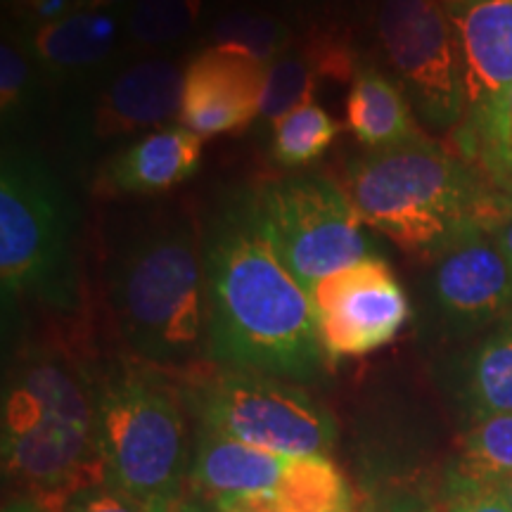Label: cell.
Listing matches in <instances>:
<instances>
[{
	"mask_svg": "<svg viewBox=\"0 0 512 512\" xmlns=\"http://www.w3.org/2000/svg\"><path fill=\"white\" fill-rule=\"evenodd\" d=\"M209 342L214 366L313 382L328 368L313 304L292 278L240 195L211 221L204 240Z\"/></svg>",
	"mask_w": 512,
	"mask_h": 512,
	"instance_id": "6da1fadb",
	"label": "cell"
},
{
	"mask_svg": "<svg viewBox=\"0 0 512 512\" xmlns=\"http://www.w3.org/2000/svg\"><path fill=\"white\" fill-rule=\"evenodd\" d=\"M344 190L366 226L427 259L512 209L475 164L425 133L351 159Z\"/></svg>",
	"mask_w": 512,
	"mask_h": 512,
	"instance_id": "7a4b0ae2",
	"label": "cell"
},
{
	"mask_svg": "<svg viewBox=\"0 0 512 512\" xmlns=\"http://www.w3.org/2000/svg\"><path fill=\"white\" fill-rule=\"evenodd\" d=\"M3 465L41 512H67L76 496L107 482L93 394L60 358H31L12 375Z\"/></svg>",
	"mask_w": 512,
	"mask_h": 512,
	"instance_id": "3957f363",
	"label": "cell"
},
{
	"mask_svg": "<svg viewBox=\"0 0 512 512\" xmlns=\"http://www.w3.org/2000/svg\"><path fill=\"white\" fill-rule=\"evenodd\" d=\"M112 304L126 344L150 366L185 368L207 356V278L190 221H152L119 247Z\"/></svg>",
	"mask_w": 512,
	"mask_h": 512,
	"instance_id": "277c9868",
	"label": "cell"
},
{
	"mask_svg": "<svg viewBox=\"0 0 512 512\" xmlns=\"http://www.w3.org/2000/svg\"><path fill=\"white\" fill-rule=\"evenodd\" d=\"M93 401L107 482L150 508L181 496L192 463L183 396L150 368L121 366L105 375Z\"/></svg>",
	"mask_w": 512,
	"mask_h": 512,
	"instance_id": "5b68a950",
	"label": "cell"
},
{
	"mask_svg": "<svg viewBox=\"0 0 512 512\" xmlns=\"http://www.w3.org/2000/svg\"><path fill=\"white\" fill-rule=\"evenodd\" d=\"M74 204L53 169L24 147L0 162V283L8 297L69 309L76 299Z\"/></svg>",
	"mask_w": 512,
	"mask_h": 512,
	"instance_id": "8992f818",
	"label": "cell"
},
{
	"mask_svg": "<svg viewBox=\"0 0 512 512\" xmlns=\"http://www.w3.org/2000/svg\"><path fill=\"white\" fill-rule=\"evenodd\" d=\"M252 202L268 245L306 294L320 280L373 256L366 221L349 192L328 176L280 178L252 192Z\"/></svg>",
	"mask_w": 512,
	"mask_h": 512,
	"instance_id": "52a82bcc",
	"label": "cell"
},
{
	"mask_svg": "<svg viewBox=\"0 0 512 512\" xmlns=\"http://www.w3.org/2000/svg\"><path fill=\"white\" fill-rule=\"evenodd\" d=\"M183 399L200 427L280 456H328L337 441L335 418L278 377L216 366L195 377Z\"/></svg>",
	"mask_w": 512,
	"mask_h": 512,
	"instance_id": "ba28073f",
	"label": "cell"
},
{
	"mask_svg": "<svg viewBox=\"0 0 512 512\" xmlns=\"http://www.w3.org/2000/svg\"><path fill=\"white\" fill-rule=\"evenodd\" d=\"M377 38L413 112L437 131L460 126L463 74L441 0H380Z\"/></svg>",
	"mask_w": 512,
	"mask_h": 512,
	"instance_id": "9c48e42d",
	"label": "cell"
},
{
	"mask_svg": "<svg viewBox=\"0 0 512 512\" xmlns=\"http://www.w3.org/2000/svg\"><path fill=\"white\" fill-rule=\"evenodd\" d=\"M448 19L456 34L463 74L465 114L458 155L503 143V117L512 95V0H451Z\"/></svg>",
	"mask_w": 512,
	"mask_h": 512,
	"instance_id": "30bf717a",
	"label": "cell"
},
{
	"mask_svg": "<svg viewBox=\"0 0 512 512\" xmlns=\"http://www.w3.org/2000/svg\"><path fill=\"white\" fill-rule=\"evenodd\" d=\"M309 299L330 361L387 347L411 318L406 292L380 256L320 280Z\"/></svg>",
	"mask_w": 512,
	"mask_h": 512,
	"instance_id": "8fae6325",
	"label": "cell"
},
{
	"mask_svg": "<svg viewBox=\"0 0 512 512\" xmlns=\"http://www.w3.org/2000/svg\"><path fill=\"white\" fill-rule=\"evenodd\" d=\"M430 261L427 306L444 335H477L512 313V273L489 230H472Z\"/></svg>",
	"mask_w": 512,
	"mask_h": 512,
	"instance_id": "7c38bea8",
	"label": "cell"
},
{
	"mask_svg": "<svg viewBox=\"0 0 512 512\" xmlns=\"http://www.w3.org/2000/svg\"><path fill=\"white\" fill-rule=\"evenodd\" d=\"M266 74L268 64L238 50H202L183 76V126L200 138L247 128L261 117Z\"/></svg>",
	"mask_w": 512,
	"mask_h": 512,
	"instance_id": "4fadbf2b",
	"label": "cell"
},
{
	"mask_svg": "<svg viewBox=\"0 0 512 512\" xmlns=\"http://www.w3.org/2000/svg\"><path fill=\"white\" fill-rule=\"evenodd\" d=\"M119 10L81 8L57 22L31 27L24 50L43 74L57 81H86L105 74L119 48Z\"/></svg>",
	"mask_w": 512,
	"mask_h": 512,
	"instance_id": "5bb4252c",
	"label": "cell"
},
{
	"mask_svg": "<svg viewBox=\"0 0 512 512\" xmlns=\"http://www.w3.org/2000/svg\"><path fill=\"white\" fill-rule=\"evenodd\" d=\"M183 76L178 64L164 57L121 69L100 95L95 133L100 138H119L174 119L181 114Z\"/></svg>",
	"mask_w": 512,
	"mask_h": 512,
	"instance_id": "9a60e30c",
	"label": "cell"
},
{
	"mask_svg": "<svg viewBox=\"0 0 512 512\" xmlns=\"http://www.w3.org/2000/svg\"><path fill=\"white\" fill-rule=\"evenodd\" d=\"M290 456L264 451L226 434L200 427L190 463V494L204 501L273 494L283 482Z\"/></svg>",
	"mask_w": 512,
	"mask_h": 512,
	"instance_id": "2e32d148",
	"label": "cell"
},
{
	"mask_svg": "<svg viewBox=\"0 0 512 512\" xmlns=\"http://www.w3.org/2000/svg\"><path fill=\"white\" fill-rule=\"evenodd\" d=\"M202 159V138L171 124L138 138L107 162L100 188L117 195H150L176 188L195 174Z\"/></svg>",
	"mask_w": 512,
	"mask_h": 512,
	"instance_id": "e0dca14e",
	"label": "cell"
},
{
	"mask_svg": "<svg viewBox=\"0 0 512 512\" xmlns=\"http://www.w3.org/2000/svg\"><path fill=\"white\" fill-rule=\"evenodd\" d=\"M347 121L358 143L368 150H384L422 136L399 81L389 79L375 67H361L354 74Z\"/></svg>",
	"mask_w": 512,
	"mask_h": 512,
	"instance_id": "ac0fdd59",
	"label": "cell"
},
{
	"mask_svg": "<svg viewBox=\"0 0 512 512\" xmlns=\"http://www.w3.org/2000/svg\"><path fill=\"white\" fill-rule=\"evenodd\" d=\"M460 396L472 420L512 413V313L470 349L460 375Z\"/></svg>",
	"mask_w": 512,
	"mask_h": 512,
	"instance_id": "d6986e66",
	"label": "cell"
},
{
	"mask_svg": "<svg viewBox=\"0 0 512 512\" xmlns=\"http://www.w3.org/2000/svg\"><path fill=\"white\" fill-rule=\"evenodd\" d=\"M456 479L463 494L498 491L512 482V413L472 422L460 448Z\"/></svg>",
	"mask_w": 512,
	"mask_h": 512,
	"instance_id": "ffe728a7",
	"label": "cell"
},
{
	"mask_svg": "<svg viewBox=\"0 0 512 512\" xmlns=\"http://www.w3.org/2000/svg\"><path fill=\"white\" fill-rule=\"evenodd\" d=\"M273 494L290 512H349V489L328 456L290 458Z\"/></svg>",
	"mask_w": 512,
	"mask_h": 512,
	"instance_id": "44dd1931",
	"label": "cell"
},
{
	"mask_svg": "<svg viewBox=\"0 0 512 512\" xmlns=\"http://www.w3.org/2000/svg\"><path fill=\"white\" fill-rule=\"evenodd\" d=\"M330 62L309 50H285L278 60L268 64L261 119L278 121L299 107L313 102L318 74L328 72Z\"/></svg>",
	"mask_w": 512,
	"mask_h": 512,
	"instance_id": "7402d4cb",
	"label": "cell"
},
{
	"mask_svg": "<svg viewBox=\"0 0 512 512\" xmlns=\"http://www.w3.org/2000/svg\"><path fill=\"white\" fill-rule=\"evenodd\" d=\"M337 136V121L316 102H309L275 121L271 155L285 169H297L316 162Z\"/></svg>",
	"mask_w": 512,
	"mask_h": 512,
	"instance_id": "603a6c76",
	"label": "cell"
},
{
	"mask_svg": "<svg viewBox=\"0 0 512 512\" xmlns=\"http://www.w3.org/2000/svg\"><path fill=\"white\" fill-rule=\"evenodd\" d=\"M202 0H133L126 34L143 48H169L195 29Z\"/></svg>",
	"mask_w": 512,
	"mask_h": 512,
	"instance_id": "cb8c5ba5",
	"label": "cell"
},
{
	"mask_svg": "<svg viewBox=\"0 0 512 512\" xmlns=\"http://www.w3.org/2000/svg\"><path fill=\"white\" fill-rule=\"evenodd\" d=\"M211 41L219 48L238 50L254 60L271 64L290 46V29L271 15L230 12L214 22Z\"/></svg>",
	"mask_w": 512,
	"mask_h": 512,
	"instance_id": "d4e9b609",
	"label": "cell"
},
{
	"mask_svg": "<svg viewBox=\"0 0 512 512\" xmlns=\"http://www.w3.org/2000/svg\"><path fill=\"white\" fill-rule=\"evenodd\" d=\"M36 62L27 50L12 41H3L0 48V114L3 126L10 128L17 121L27 119L34 110L38 95Z\"/></svg>",
	"mask_w": 512,
	"mask_h": 512,
	"instance_id": "484cf974",
	"label": "cell"
},
{
	"mask_svg": "<svg viewBox=\"0 0 512 512\" xmlns=\"http://www.w3.org/2000/svg\"><path fill=\"white\" fill-rule=\"evenodd\" d=\"M67 512H152V508L121 491L119 486L105 482L76 496Z\"/></svg>",
	"mask_w": 512,
	"mask_h": 512,
	"instance_id": "4316f807",
	"label": "cell"
},
{
	"mask_svg": "<svg viewBox=\"0 0 512 512\" xmlns=\"http://www.w3.org/2000/svg\"><path fill=\"white\" fill-rule=\"evenodd\" d=\"M470 164H475L479 171L486 176L494 188L501 192L512 204V147L510 145H491L479 150L475 157L467 159Z\"/></svg>",
	"mask_w": 512,
	"mask_h": 512,
	"instance_id": "83f0119b",
	"label": "cell"
},
{
	"mask_svg": "<svg viewBox=\"0 0 512 512\" xmlns=\"http://www.w3.org/2000/svg\"><path fill=\"white\" fill-rule=\"evenodd\" d=\"M24 8H27V17L31 27L38 24L57 22V19L72 15V12L81 10L76 0H24Z\"/></svg>",
	"mask_w": 512,
	"mask_h": 512,
	"instance_id": "f1b7e54d",
	"label": "cell"
},
{
	"mask_svg": "<svg viewBox=\"0 0 512 512\" xmlns=\"http://www.w3.org/2000/svg\"><path fill=\"white\" fill-rule=\"evenodd\" d=\"M448 512H512V508L501 491H475L460 496Z\"/></svg>",
	"mask_w": 512,
	"mask_h": 512,
	"instance_id": "f546056e",
	"label": "cell"
},
{
	"mask_svg": "<svg viewBox=\"0 0 512 512\" xmlns=\"http://www.w3.org/2000/svg\"><path fill=\"white\" fill-rule=\"evenodd\" d=\"M489 235L494 238V242L501 249L505 261H508L510 273H512V209L505 211V214L498 219L494 226L489 228Z\"/></svg>",
	"mask_w": 512,
	"mask_h": 512,
	"instance_id": "4dcf8cb0",
	"label": "cell"
},
{
	"mask_svg": "<svg viewBox=\"0 0 512 512\" xmlns=\"http://www.w3.org/2000/svg\"><path fill=\"white\" fill-rule=\"evenodd\" d=\"M195 496V494H192ZM174 510L176 512H216L214 505L209 501H204V498L195 496V498H183V496H176L174 498Z\"/></svg>",
	"mask_w": 512,
	"mask_h": 512,
	"instance_id": "1f68e13d",
	"label": "cell"
},
{
	"mask_svg": "<svg viewBox=\"0 0 512 512\" xmlns=\"http://www.w3.org/2000/svg\"><path fill=\"white\" fill-rule=\"evenodd\" d=\"M79 8H107V10H119L121 5H126L128 0H76Z\"/></svg>",
	"mask_w": 512,
	"mask_h": 512,
	"instance_id": "d6a6232c",
	"label": "cell"
},
{
	"mask_svg": "<svg viewBox=\"0 0 512 512\" xmlns=\"http://www.w3.org/2000/svg\"><path fill=\"white\" fill-rule=\"evenodd\" d=\"M501 145H510L512 147V95L508 100V107H505V117H503V143Z\"/></svg>",
	"mask_w": 512,
	"mask_h": 512,
	"instance_id": "836d02e7",
	"label": "cell"
},
{
	"mask_svg": "<svg viewBox=\"0 0 512 512\" xmlns=\"http://www.w3.org/2000/svg\"><path fill=\"white\" fill-rule=\"evenodd\" d=\"M152 512H176L174 510V498H171V501L159 503V505H152Z\"/></svg>",
	"mask_w": 512,
	"mask_h": 512,
	"instance_id": "e575fe53",
	"label": "cell"
},
{
	"mask_svg": "<svg viewBox=\"0 0 512 512\" xmlns=\"http://www.w3.org/2000/svg\"><path fill=\"white\" fill-rule=\"evenodd\" d=\"M498 491H501V494L505 496V501H508V503H510V508H512V482H508L505 486H501V489H498Z\"/></svg>",
	"mask_w": 512,
	"mask_h": 512,
	"instance_id": "d590c367",
	"label": "cell"
},
{
	"mask_svg": "<svg viewBox=\"0 0 512 512\" xmlns=\"http://www.w3.org/2000/svg\"><path fill=\"white\" fill-rule=\"evenodd\" d=\"M446 3H451V0H446Z\"/></svg>",
	"mask_w": 512,
	"mask_h": 512,
	"instance_id": "8d00e7d4",
	"label": "cell"
}]
</instances>
